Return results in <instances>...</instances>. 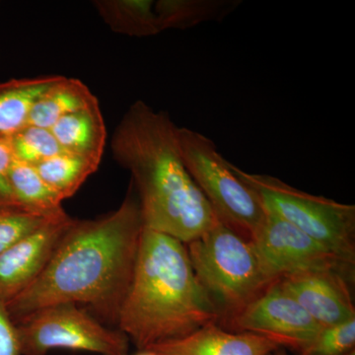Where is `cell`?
Here are the masks:
<instances>
[{
  "label": "cell",
  "instance_id": "obj_5",
  "mask_svg": "<svg viewBox=\"0 0 355 355\" xmlns=\"http://www.w3.org/2000/svg\"><path fill=\"white\" fill-rule=\"evenodd\" d=\"M230 167L258 196L266 212L288 222L354 266V205L311 195L279 178L252 174L232 163Z\"/></svg>",
  "mask_w": 355,
  "mask_h": 355
},
{
  "label": "cell",
  "instance_id": "obj_16",
  "mask_svg": "<svg viewBox=\"0 0 355 355\" xmlns=\"http://www.w3.org/2000/svg\"><path fill=\"white\" fill-rule=\"evenodd\" d=\"M93 6L118 34L144 38L162 32L153 0H95Z\"/></svg>",
  "mask_w": 355,
  "mask_h": 355
},
{
  "label": "cell",
  "instance_id": "obj_9",
  "mask_svg": "<svg viewBox=\"0 0 355 355\" xmlns=\"http://www.w3.org/2000/svg\"><path fill=\"white\" fill-rule=\"evenodd\" d=\"M219 324L229 331L265 336L280 347L298 352L324 328L280 286L279 280Z\"/></svg>",
  "mask_w": 355,
  "mask_h": 355
},
{
  "label": "cell",
  "instance_id": "obj_19",
  "mask_svg": "<svg viewBox=\"0 0 355 355\" xmlns=\"http://www.w3.org/2000/svg\"><path fill=\"white\" fill-rule=\"evenodd\" d=\"M14 202L46 214L62 211L64 200L40 176L36 168L15 160L9 173Z\"/></svg>",
  "mask_w": 355,
  "mask_h": 355
},
{
  "label": "cell",
  "instance_id": "obj_6",
  "mask_svg": "<svg viewBox=\"0 0 355 355\" xmlns=\"http://www.w3.org/2000/svg\"><path fill=\"white\" fill-rule=\"evenodd\" d=\"M178 139L187 170L218 220L251 242L266 217L260 198L236 176L209 137L179 128Z\"/></svg>",
  "mask_w": 355,
  "mask_h": 355
},
{
  "label": "cell",
  "instance_id": "obj_2",
  "mask_svg": "<svg viewBox=\"0 0 355 355\" xmlns=\"http://www.w3.org/2000/svg\"><path fill=\"white\" fill-rule=\"evenodd\" d=\"M170 114L137 100L111 139L112 155L130 172L144 228L188 244L219 223L187 170Z\"/></svg>",
  "mask_w": 355,
  "mask_h": 355
},
{
  "label": "cell",
  "instance_id": "obj_25",
  "mask_svg": "<svg viewBox=\"0 0 355 355\" xmlns=\"http://www.w3.org/2000/svg\"><path fill=\"white\" fill-rule=\"evenodd\" d=\"M135 355H157L156 354H154L153 352H151V350L146 349V350H139V354Z\"/></svg>",
  "mask_w": 355,
  "mask_h": 355
},
{
  "label": "cell",
  "instance_id": "obj_24",
  "mask_svg": "<svg viewBox=\"0 0 355 355\" xmlns=\"http://www.w3.org/2000/svg\"><path fill=\"white\" fill-rule=\"evenodd\" d=\"M14 162L15 158L8 139L0 137V202H14L9 184V173Z\"/></svg>",
  "mask_w": 355,
  "mask_h": 355
},
{
  "label": "cell",
  "instance_id": "obj_4",
  "mask_svg": "<svg viewBox=\"0 0 355 355\" xmlns=\"http://www.w3.org/2000/svg\"><path fill=\"white\" fill-rule=\"evenodd\" d=\"M186 247L198 282L220 313V323L273 284L252 243L221 222Z\"/></svg>",
  "mask_w": 355,
  "mask_h": 355
},
{
  "label": "cell",
  "instance_id": "obj_15",
  "mask_svg": "<svg viewBox=\"0 0 355 355\" xmlns=\"http://www.w3.org/2000/svg\"><path fill=\"white\" fill-rule=\"evenodd\" d=\"M97 101L83 81L58 76L33 106L29 125L51 130L60 119Z\"/></svg>",
  "mask_w": 355,
  "mask_h": 355
},
{
  "label": "cell",
  "instance_id": "obj_11",
  "mask_svg": "<svg viewBox=\"0 0 355 355\" xmlns=\"http://www.w3.org/2000/svg\"><path fill=\"white\" fill-rule=\"evenodd\" d=\"M347 279L331 270H305L280 277V286L323 327L355 319V307Z\"/></svg>",
  "mask_w": 355,
  "mask_h": 355
},
{
  "label": "cell",
  "instance_id": "obj_1",
  "mask_svg": "<svg viewBox=\"0 0 355 355\" xmlns=\"http://www.w3.org/2000/svg\"><path fill=\"white\" fill-rule=\"evenodd\" d=\"M144 228L132 184L111 214L73 218L43 272L6 306L13 323L43 308L70 303L88 306L102 323L118 324Z\"/></svg>",
  "mask_w": 355,
  "mask_h": 355
},
{
  "label": "cell",
  "instance_id": "obj_10",
  "mask_svg": "<svg viewBox=\"0 0 355 355\" xmlns=\"http://www.w3.org/2000/svg\"><path fill=\"white\" fill-rule=\"evenodd\" d=\"M72 221L65 214L0 253L1 304H8L38 279Z\"/></svg>",
  "mask_w": 355,
  "mask_h": 355
},
{
  "label": "cell",
  "instance_id": "obj_21",
  "mask_svg": "<svg viewBox=\"0 0 355 355\" xmlns=\"http://www.w3.org/2000/svg\"><path fill=\"white\" fill-rule=\"evenodd\" d=\"M9 144L18 162L36 166L46 159L64 153L48 128L28 125L12 137Z\"/></svg>",
  "mask_w": 355,
  "mask_h": 355
},
{
  "label": "cell",
  "instance_id": "obj_18",
  "mask_svg": "<svg viewBox=\"0 0 355 355\" xmlns=\"http://www.w3.org/2000/svg\"><path fill=\"white\" fill-rule=\"evenodd\" d=\"M40 176L62 198H71L99 165L74 154L62 153L34 166Z\"/></svg>",
  "mask_w": 355,
  "mask_h": 355
},
{
  "label": "cell",
  "instance_id": "obj_20",
  "mask_svg": "<svg viewBox=\"0 0 355 355\" xmlns=\"http://www.w3.org/2000/svg\"><path fill=\"white\" fill-rule=\"evenodd\" d=\"M67 214H46L16 202H0V253L49 222Z\"/></svg>",
  "mask_w": 355,
  "mask_h": 355
},
{
  "label": "cell",
  "instance_id": "obj_26",
  "mask_svg": "<svg viewBox=\"0 0 355 355\" xmlns=\"http://www.w3.org/2000/svg\"><path fill=\"white\" fill-rule=\"evenodd\" d=\"M268 355H287L286 352L284 350H282L280 349L275 350V352H272Z\"/></svg>",
  "mask_w": 355,
  "mask_h": 355
},
{
  "label": "cell",
  "instance_id": "obj_14",
  "mask_svg": "<svg viewBox=\"0 0 355 355\" xmlns=\"http://www.w3.org/2000/svg\"><path fill=\"white\" fill-rule=\"evenodd\" d=\"M58 76L10 79L0 83V137L9 139L29 125L33 106Z\"/></svg>",
  "mask_w": 355,
  "mask_h": 355
},
{
  "label": "cell",
  "instance_id": "obj_23",
  "mask_svg": "<svg viewBox=\"0 0 355 355\" xmlns=\"http://www.w3.org/2000/svg\"><path fill=\"white\" fill-rule=\"evenodd\" d=\"M0 355H21L16 324L0 303Z\"/></svg>",
  "mask_w": 355,
  "mask_h": 355
},
{
  "label": "cell",
  "instance_id": "obj_3",
  "mask_svg": "<svg viewBox=\"0 0 355 355\" xmlns=\"http://www.w3.org/2000/svg\"><path fill=\"white\" fill-rule=\"evenodd\" d=\"M220 321V313L193 272L186 245L144 228L119 330L146 350Z\"/></svg>",
  "mask_w": 355,
  "mask_h": 355
},
{
  "label": "cell",
  "instance_id": "obj_22",
  "mask_svg": "<svg viewBox=\"0 0 355 355\" xmlns=\"http://www.w3.org/2000/svg\"><path fill=\"white\" fill-rule=\"evenodd\" d=\"M355 349V319L324 327L299 355H345Z\"/></svg>",
  "mask_w": 355,
  "mask_h": 355
},
{
  "label": "cell",
  "instance_id": "obj_17",
  "mask_svg": "<svg viewBox=\"0 0 355 355\" xmlns=\"http://www.w3.org/2000/svg\"><path fill=\"white\" fill-rule=\"evenodd\" d=\"M241 3L240 0H158L154 1V9L163 32L189 29L203 22H219Z\"/></svg>",
  "mask_w": 355,
  "mask_h": 355
},
{
  "label": "cell",
  "instance_id": "obj_27",
  "mask_svg": "<svg viewBox=\"0 0 355 355\" xmlns=\"http://www.w3.org/2000/svg\"><path fill=\"white\" fill-rule=\"evenodd\" d=\"M345 355H355V349L352 350V352H347Z\"/></svg>",
  "mask_w": 355,
  "mask_h": 355
},
{
  "label": "cell",
  "instance_id": "obj_13",
  "mask_svg": "<svg viewBox=\"0 0 355 355\" xmlns=\"http://www.w3.org/2000/svg\"><path fill=\"white\" fill-rule=\"evenodd\" d=\"M51 132L64 153L101 163L107 130L99 102L60 119Z\"/></svg>",
  "mask_w": 355,
  "mask_h": 355
},
{
  "label": "cell",
  "instance_id": "obj_8",
  "mask_svg": "<svg viewBox=\"0 0 355 355\" xmlns=\"http://www.w3.org/2000/svg\"><path fill=\"white\" fill-rule=\"evenodd\" d=\"M261 268L272 282L291 273L331 270L354 277V266L279 217L266 212L252 239Z\"/></svg>",
  "mask_w": 355,
  "mask_h": 355
},
{
  "label": "cell",
  "instance_id": "obj_7",
  "mask_svg": "<svg viewBox=\"0 0 355 355\" xmlns=\"http://www.w3.org/2000/svg\"><path fill=\"white\" fill-rule=\"evenodd\" d=\"M15 324L21 355H46L53 349L130 355V340L123 331L107 328L87 309L76 304L43 308Z\"/></svg>",
  "mask_w": 355,
  "mask_h": 355
},
{
  "label": "cell",
  "instance_id": "obj_12",
  "mask_svg": "<svg viewBox=\"0 0 355 355\" xmlns=\"http://www.w3.org/2000/svg\"><path fill=\"white\" fill-rule=\"evenodd\" d=\"M277 343L252 333H237L212 323L190 335L147 349L157 355H268Z\"/></svg>",
  "mask_w": 355,
  "mask_h": 355
}]
</instances>
